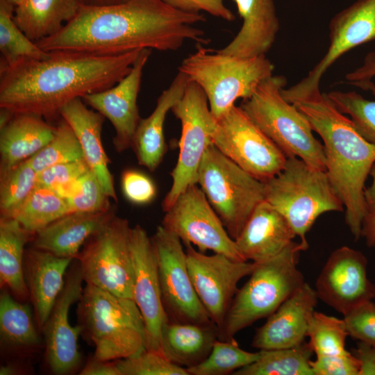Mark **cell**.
Returning <instances> with one entry per match:
<instances>
[{
  "mask_svg": "<svg viewBox=\"0 0 375 375\" xmlns=\"http://www.w3.org/2000/svg\"><path fill=\"white\" fill-rule=\"evenodd\" d=\"M205 21L201 13L178 10L163 0L81 5L57 33L36 43L47 52L119 55L144 49L175 51L187 41L208 44L203 30L196 26Z\"/></svg>",
  "mask_w": 375,
  "mask_h": 375,
  "instance_id": "cell-1",
  "label": "cell"
},
{
  "mask_svg": "<svg viewBox=\"0 0 375 375\" xmlns=\"http://www.w3.org/2000/svg\"><path fill=\"white\" fill-rule=\"evenodd\" d=\"M151 240L157 257L162 301L168 320L215 324L192 284L181 239L160 225Z\"/></svg>",
  "mask_w": 375,
  "mask_h": 375,
  "instance_id": "cell-13",
  "label": "cell"
},
{
  "mask_svg": "<svg viewBox=\"0 0 375 375\" xmlns=\"http://www.w3.org/2000/svg\"><path fill=\"white\" fill-rule=\"evenodd\" d=\"M326 94L340 112L350 117L360 135L375 145V100L366 99L354 91H331Z\"/></svg>",
  "mask_w": 375,
  "mask_h": 375,
  "instance_id": "cell-40",
  "label": "cell"
},
{
  "mask_svg": "<svg viewBox=\"0 0 375 375\" xmlns=\"http://www.w3.org/2000/svg\"><path fill=\"white\" fill-rule=\"evenodd\" d=\"M131 229L126 219L115 215L88 239L76 258L86 284L133 299Z\"/></svg>",
  "mask_w": 375,
  "mask_h": 375,
  "instance_id": "cell-10",
  "label": "cell"
},
{
  "mask_svg": "<svg viewBox=\"0 0 375 375\" xmlns=\"http://www.w3.org/2000/svg\"><path fill=\"white\" fill-rule=\"evenodd\" d=\"M171 6L188 12H205L228 22L235 15L224 3V0H163Z\"/></svg>",
  "mask_w": 375,
  "mask_h": 375,
  "instance_id": "cell-47",
  "label": "cell"
},
{
  "mask_svg": "<svg viewBox=\"0 0 375 375\" xmlns=\"http://www.w3.org/2000/svg\"><path fill=\"white\" fill-rule=\"evenodd\" d=\"M259 351L241 349L235 340H217L208 356L200 364L186 369L189 375H227L254 362Z\"/></svg>",
  "mask_w": 375,
  "mask_h": 375,
  "instance_id": "cell-37",
  "label": "cell"
},
{
  "mask_svg": "<svg viewBox=\"0 0 375 375\" xmlns=\"http://www.w3.org/2000/svg\"><path fill=\"white\" fill-rule=\"evenodd\" d=\"M15 6L0 0V68L24 59H44L49 55L29 39L15 24Z\"/></svg>",
  "mask_w": 375,
  "mask_h": 375,
  "instance_id": "cell-34",
  "label": "cell"
},
{
  "mask_svg": "<svg viewBox=\"0 0 375 375\" xmlns=\"http://www.w3.org/2000/svg\"><path fill=\"white\" fill-rule=\"evenodd\" d=\"M91 170L84 158L49 167L38 173V184L57 190Z\"/></svg>",
  "mask_w": 375,
  "mask_h": 375,
  "instance_id": "cell-45",
  "label": "cell"
},
{
  "mask_svg": "<svg viewBox=\"0 0 375 375\" xmlns=\"http://www.w3.org/2000/svg\"><path fill=\"white\" fill-rule=\"evenodd\" d=\"M79 0H23L15 6V24L37 42L57 33L78 13Z\"/></svg>",
  "mask_w": 375,
  "mask_h": 375,
  "instance_id": "cell-30",
  "label": "cell"
},
{
  "mask_svg": "<svg viewBox=\"0 0 375 375\" xmlns=\"http://www.w3.org/2000/svg\"><path fill=\"white\" fill-rule=\"evenodd\" d=\"M318 299L315 290L305 282L257 329L252 347L259 350L284 349L305 342Z\"/></svg>",
  "mask_w": 375,
  "mask_h": 375,
  "instance_id": "cell-21",
  "label": "cell"
},
{
  "mask_svg": "<svg viewBox=\"0 0 375 375\" xmlns=\"http://www.w3.org/2000/svg\"><path fill=\"white\" fill-rule=\"evenodd\" d=\"M295 237L283 215L264 200L255 208L235 241L246 260L261 262L283 251Z\"/></svg>",
  "mask_w": 375,
  "mask_h": 375,
  "instance_id": "cell-22",
  "label": "cell"
},
{
  "mask_svg": "<svg viewBox=\"0 0 375 375\" xmlns=\"http://www.w3.org/2000/svg\"><path fill=\"white\" fill-rule=\"evenodd\" d=\"M171 110L181 122V135L178 160L170 173L172 184L162 203L164 212L190 185L197 184L199 167L207 148L212 144L215 124L206 94L190 80L183 96Z\"/></svg>",
  "mask_w": 375,
  "mask_h": 375,
  "instance_id": "cell-11",
  "label": "cell"
},
{
  "mask_svg": "<svg viewBox=\"0 0 375 375\" xmlns=\"http://www.w3.org/2000/svg\"><path fill=\"white\" fill-rule=\"evenodd\" d=\"M121 187L124 197L135 205L150 203L157 194L153 181L144 173L133 169L122 173Z\"/></svg>",
  "mask_w": 375,
  "mask_h": 375,
  "instance_id": "cell-44",
  "label": "cell"
},
{
  "mask_svg": "<svg viewBox=\"0 0 375 375\" xmlns=\"http://www.w3.org/2000/svg\"><path fill=\"white\" fill-rule=\"evenodd\" d=\"M324 142L326 172L345 209V222L356 240L368 212L365 183L375 162V145L362 138L349 118L319 91L292 102Z\"/></svg>",
  "mask_w": 375,
  "mask_h": 375,
  "instance_id": "cell-3",
  "label": "cell"
},
{
  "mask_svg": "<svg viewBox=\"0 0 375 375\" xmlns=\"http://www.w3.org/2000/svg\"><path fill=\"white\" fill-rule=\"evenodd\" d=\"M359 361L358 375H375V347L359 341L353 354Z\"/></svg>",
  "mask_w": 375,
  "mask_h": 375,
  "instance_id": "cell-49",
  "label": "cell"
},
{
  "mask_svg": "<svg viewBox=\"0 0 375 375\" xmlns=\"http://www.w3.org/2000/svg\"><path fill=\"white\" fill-rule=\"evenodd\" d=\"M130 242L134 267L133 300L144 319L146 349L161 352V331L168 318L162 301L156 251L151 238L140 225L131 227Z\"/></svg>",
  "mask_w": 375,
  "mask_h": 375,
  "instance_id": "cell-19",
  "label": "cell"
},
{
  "mask_svg": "<svg viewBox=\"0 0 375 375\" xmlns=\"http://www.w3.org/2000/svg\"><path fill=\"white\" fill-rule=\"evenodd\" d=\"M38 184V173L28 159L0 172L1 217L14 219Z\"/></svg>",
  "mask_w": 375,
  "mask_h": 375,
  "instance_id": "cell-36",
  "label": "cell"
},
{
  "mask_svg": "<svg viewBox=\"0 0 375 375\" xmlns=\"http://www.w3.org/2000/svg\"><path fill=\"white\" fill-rule=\"evenodd\" d=\"M82 5L85 6H106L116 4L126 1L128 0H79Z\"/></svg>",
  "mask_w": 375,
  "mask_h": 375,
  "instance_id": "cell-53",
  "label": "cell"
},
{
  "mask_svg": "<svg viewBox=\"0 0 375 375\" xmlns=\"http://www.w3.org/2000/svg\"><path fill=\"white\" fill-rule=\"evenodd\" d=\"M0 335L3 344L16 349L36 348L40 342L31 308L7 290L0 295Z\"/></svg>",
  "mask_w": 375,
  "mask_h": 375,
  "instance_id": "cell-32",
  "label": "cell"
},
{
  "mask_svg": "<svg viewBox=\"0 0 375 375\" xmlns=\"http://www.w3.org/2000/svg\"><path fill=\"white\" fill-rule=\"evenodd\" d=\"M83 279L78 260L72 262L65 276V284L42 331L45 341V356L53 373L66 374L78 367L81 354L78 339L82 328L72 326L69 314L71 306L79 300Z\"/></svg>",
  "mask_w": 375,
  "mask_h": 375,
  "instance_id": "cell-18",
  "label": "cell"
},
{
  "mask_svg": "<svg viewBox=\"0 0 375 375\" xmlns=\"http://www.w3.org/2000/svg\"><path fill=\"white\" fill-rule=\"evenodd\" d=\"M361 237L365 238L367 247H375V211L369 212L365 217L362 224Z\"/></svg>",
  "mask_w": 375,
  "mask_h": 375,
  "instance_id": "cell-51",
  "label": "cell"
},
{
  "mask_svg": "<svg viewBox=\"0 0 375 375\" xmlns=\"http://www.w3.org/2000/svg\"><path fill=\"white\" fill-rule=\"evenodd\" d=\"M69 212L65 199L51 188L37 184L14 219L28 232L35 235Z\"/></svg>",
  "mask_w": 375,
  "mask_h": 375,
  "instance_id": "cell-35",
  "label": "cell"
},
{
  "mask_svg": "<svg viewBox=\"0 0 375 375\" xmlns=\"http://www.w3.org/2000/svg\"><path fill=\"white\" fill-rule=\"evenodd\" d=\"M56 128L40 116L14 113L0 127V172L37 153L52 140Z\"/></svg>",
  "mask_w": 375,
  "mask_h": 375,
  "instance_id": "cell-28",
  "label": "cell"
},
{
  "mask_svg": "<svg viewBox=\"0 0 375 375\" xmlns=\"http://www.w3.org/2000/svg\"><path fill=\"white\" fill-rule=\"evenodd\" d=\"M11 3H12L15 6L18 5L19 3H21L23 0H8Z\"/></svg>",
  "mask_w": 375,
  "mask_h": 375,
  "instance_id": "cell-54",
  "label": "cell"
},
{
  "mask_svg": "<svg viewBox=\"0 0 375 375\" xmlns=\"http://www.w3.org/2000/svg\"><path fill=\"white\" fill-rule=\"evenodd\" d=\"M369 175L372 178V183L364 191V197L368 213L375 211V162L370 169Z\"/></svg>",
  "mask_w": 375,
  "mask_h": 375,
  "instance_id": "cell-52",
  "label": "cell"
},
{
  "mask_svg": "<svg viewBox=\"0 0 375 375\" xmlns=\"http://www.w3.org/2000/svg\"><path fill=\"white\" fill-rule=\"evenodd\" d=\"M78 325L94 344V356L117 360L146 349L142 315L132 299L86 284L78 300Z\"/></svg>",
  "mask_w": 375,
  "mask_h": 375,
  "instance_id": "cell-4",
  "label": "cell"
},
{
  "mask_svg": "<svg viewBox=\"0 0 375 375\" xmlns=\"http://www.w3.org/2000/svg\"><path fill=\"white\" fill-rule=\"evenodd\" d=\"M242 19L235 38L219 52L238 58L266 56L279 30L274 0H233Z\"/></svg>",
  "mask_w": 375,
  "mask_h": 375,
  "instance_id": "cell-23",
  "label": "cell"
},
{
  "mask_svg": "<svg viewBox=\"0 0 375 375\" xmlns=\"http://www.w3.org/2000/svg\"><path fill=\"white\" fill-rule=\"evenodd\" d=\"M197 184L235 240L265 200V183L240 167L212 144L199 167Z\"/></svg>",
  "mask_w": 375,
  "mask_h": 375,
  "instance_id": "cell-9",
  "label": "cell"
},
{
  "mask_svg": "<svg viewBox=\"0 0 375 375\" xmlns=\"http://www.w3.org/2000/svg\"><path fill=\"white\" fill-rule=\"evenodd\" d=\"M116 361L121 375H189L185 368L174 364L155 350L144 349Z\"/></svg>",
  "mask_w": 375,
  "mask_h": 375,
  "instance_id": "cell-41",
  "label": "cell"
},
{
  "mask_svg": "<svg viewBox=\"0 0 375 375\" xmlns=\"http://www.w3.org/2000/svg\"><path fill=\"white\" fill-rule=\"evenodd\" d=\"M115 215L112 207L97 212H69L38 231L33 247L61 258H76L88 239Z\"/></svg>",
  "mask_w": 375,
  "mask_h": 375,
  "instance_id": "cell-26",
  "label": "cell"
},
{
  "mask_svg": "<svg viewBox=\"0 0 375 375\" xmlns=\"http://www.w3.org/2000/svg\"><path fill=\"white\" fill-rule=\"evenodd\" d=\"M217 339L219 329L215 324L167 320L161 331L160 351L174 364L188 369L208 356Z\"/></svg>",
  "mask_w": 375,
  "mask_h": 375,
  "instance_id": "cell-29",
  "label": "cell"
},
{
  "mask_svg": "<svg viewBox=\"0 0 375 375\" xmlns=\"http://www.w3.org/2000/svg\"><path fill=\"white\" fill-rule=\"evenodd\" d=\"M141 50L119 55L56 51L44 59H24L1 67L0 108L46 120L60 117L61 109L72 100L120 81Z\"/></svg>",
  "mask_w": 375,
  "mask_h": 375,
  "instance_id": "cell-2",
  "label": "cell"
},
{
  "mask_svg": "<svg viewBox=\"0 0 375 375\" xmlns=\"http://www.w3.org/2000/svg\"><path fill=\"white\" fill-rule=\"evenodd\" d=\"M286 80L272 75L264 80L240 107L285 153L326 172L323 144L313 135L306 117L282 94Z\"/></svg>",
  "mask_w": 375,
  "mask_h": 375,
  "instance_id": "cell-7",
  "label": "cell"
},
{
  "mask_svg": "<svg viewBox=\"0 0 375 375\" xmlns=\"http://www.w3.org/2000/svg\"><path fill=\"white\" fill-rule=\"evenodd\" d=\"M313 351L308 342L284 349H262L258 358L233 375H314L310 365Z\"/></svg>",
  "mask_w": 375,
  "mask_h": 375,
  "instance_id": "cell-33",
  "label": "cell"
},
{
  "mask_svg": "<svg viewBox=\"0 0 375 375\" xmlns=\"http://www.w3.org/2000/svg\"><path fill=\"white\" fill-rule=\"evenodd\" d=\"M264 183L265 200L286 219L303 251L308 248L306 234L319 216L344 209L327 172L295 156L287 157L283 169Z\"/></svg>",
  "mask_w": 375,
  "mask_h": 375,
  "instance_id": "cell-5",
  "label": "cell"
},
{
  "mask_svg": "<svg viewBox=\"0 0 375 375\" xmlns=\"http://www.w3.org/2000/svg\"><path fill=\"white\" fill-rule=\"evenodd\" d=\"M184 245L195 291L219 333L239 281L251 274L256 263L235 260L221 253L208 256L194 249L191 244Z\"/></svg>",
  "mask_w": 375,
  "mask_h": 375,
  "instance_id": "cell-15",
  "label": "cell"
},
{
  "mask_svg": "<svg viewBox=\"0 0 375 375\" xmlns=\"http://www.w3.org/2000/svg\"><path fill=\"white\" fill-rule=\"evenodd\" d=\"M70 212H97L112 208L110 197L104 192L100 182L92 170L79 178L76 192L67 199Z\"/></svg>",
  "mask_w": 375,
  "mask_h": 375,
  "instance_id": "cell-42",
  "label": "cell"
},
{
  "mask_svg": "<svg viewBox=\"0 0 375 375\" xmlns=\"http://www.w3.org/2000/svg\"><path fill=\"white\" fill-rule=\"evenodd\" d=\"M73 260L34 247L25 251V281L36 323L41 331L62 290L67 272Z\"/></svg>",
  "mask_w": 375,
  "mask_h": 375,
  "instance_id": "cell-24",
  "label": "cell"
},
{
  "mask_svg": "<svg viewBox=\"0 0 375 375\" xmlns=\"http://www.w3.org/2000/svg\"><path fill=\"white\" fill-rule=\"evenodd\" d=\"M212 142L240 167L262 182L277 175L287 160L285 153L235 105L215 119Z\"/></svg>",
  "mask_w": 375,
  "mask_h": 375,
  "instance_id": "cell-12",
  "label": "cell"
},
{
  "mask_svg": "<svg viewBox=\"0 0 375 375\" xmlns=\"http://www.w3.org/2000/svg\"><path fill=\"white\" fill-rule=\"evenodd\" d=\"M375 76V51L366 55L362 64L346 75L347 81L360 86H366Z\"/></svg>",
  "mask_w": 375,
  "mask_h": 375,
  "instance_id": "cell-48",
  "label": "cell"
},
{
  "mask_svg": "<svg viewBox=\"0 0 375 375\" xmlns=\"http://www.w3.org/2000/svg\"><path fill=\"white\" fill-rule=\"evenodd\" d=\"M198 45L197 50L181 62L178 72L203 90L215 119L229 110L237 99L249 98L273 75L274 66L266 56L238 58Z\"/></svg>",
  "mask_w": 375,
  "mask_h": 375,
  "instance_id": "cell-8",
  "label": "cell"
},
{
  "mask_svg": "<svg viewBox=\"0 0 375 375\" xmlns=\"http://www.w3.org/2000/svg\"><path fill=\"white\" fill-rule=\"evenodd\" d=\"M301 251L299 242L293 241L276 256L256 262L249 280L233 298L219 331V340H233L240 331L267 318L305 283L297 268Z\"/></svg>",
  "mask_w": 375,
  "mask_h": 375,
  "instance_id": "cell-6",
  "label": "cell"
},
{
  "mask_svg": "<svg viewBox=\"0 0 375 375\" xmlns=\"http://www.w3.org/2000/svg\"><path fill=\"white\" fill-rule=\"evenodd\" d=\"M81 375H121L116 360H103L91 357L81 371Z\"/></svg>",
  "mask_w": 375,
  "mask_h": 375,
  "instance_id": "cell-50",
  "label": "cell"
},
{
  "mask_svg": "<svg viewBox=\"0 0 375 375\" xmlns=\"http://www.w3.org/2000/svg\"><path fill=\"white\" fill-rule=\"evenodd\" d=\"M349 335L344 319L315 311L310 320L307 337L316 356L344 353L345 341Z\"/></svg>",
  "mask_w": 375,
  "mask_h": 375,
  "instance_id": "cell-39",
  "label": "cell"
},
{
  "mask_svg": "<svg viewBox=\"0 0 375 375\" xmlns=\"http://www.w3.org/2000/svg\"><path fill=\"white\" fill-rule=\"evenodd\" d=\"M35 235L12 218L0 217V283L21 302L29 299L24 277V247Z\"/></svg>",
  "mask_w": 375,
  "mask_h": 375,
  "instance_id": "cell-31",
  "label": "cell"
},
{
  "mask_svg": "<svg viewBox=\"0 0 375 375\" xmlns=\"http://www.w3.org/2000/svg\"><path fill=\"white\" fill-rule=\"evenodd\" d=\"M56 127L52 140L28 159L37 173L58 164L84 158L81 144L70 125L61 117Z\"/></svg>",
  "mask_w": 375,
  "mask_h": 375,
  "instance_id": "cell-38",
  "label": "cell"
},
{
  "mask_svg": "<svg viewBox=\"0 0 375 375\" xmlns=\"http://www.w3.org/2000/svg\"><path fill=\"white\" fill-rule=\"evenodd\" d=\"M60 115L75 132L84 159L96 175L104 192L117 202L113 176L108 167L110 161L101 140L105 117L99 112L88 108L81 98L66 104L61 109Z\"/></svg>",
  "mask_w": 375,
  "mask_h": 375,
  "instance_id": "cell-25",
  "label": "cell"
},
{
  "mask_svg": "<svg viewBox=\"0 0 375 375\" xmlns=\"http://www.w3.org/2000/svg\"><path fill=\"white\" fill-rule=\"evenodd\" d=\"M314 375H358L360 364L357 358L347 351L344 353L316 356L310 360Z\"/></svg>",
  "mask_w": 375,
  "mask_h": 375,
  "instance_id": "cell-46",
  "label": "cell"
},
{
  "mask_svg": "<svg viewBox=\"0 0 375 375\" xmlns=\"http://www.w3.org/2000/svg\"><path fill=\"white\" fill-rule=\"evenodd\" d=\"M318 298L343 315L375 298V285L367 276V260L347 246L328 257L315 283Z\"/></svg>",
  "mask_w": 375,
  "mask_h": 375,
  "instance_id": "cell-17",
  "label": "cell"
},
{
  "mask_svg": "<svg viewBox=\"0 0 375 375\" xmlns=\"http://www.w3.org/2000/svg\"><path fill=\"white\" fill-rule=\"evenodd\" d=\"M161 225L183 244L210 250L238 261L246 260L224 224L197 184L190 185L165 212Z\"/></svg>",
  "mask_w": 375,
  "mask_h": 375,
  "instance_id": "cell-14",
  "label": "cell"
},
{
  "mask_svg": "<svg viewBox=\"0 0 375 375\" xmlns=\"http://www.w3.org/2000/svg\"><path fill=\"white\" fill-rule=\"evenodd\" d=\"M344 320L349 336L375 347V303L372 300L345 314Z\"/></svg>",
  "mask_w": 375,
  "mask_h": 375,
  "instance_id": "cell-43",
  "label": "cell"
},
{
  "mask_svg": "<svg viewBox=\"0 0 375 375\" xmlns=\"http://www.w3.org/2000/svg\"><path fill=\"white\" fill-rule=\"evenodd\" d=\"M188 78L178 72L169 86L158 97L153 111L141 119L135 131L131 149L139 165L154 172L167 151L164 124L167 112L183 96Z\"/></svg>",
  "mask_w": 375,
  "mask_h": 375,
  "instance_id": "cell-27",
  "label": "cell"
},
{
  "mask_svg": "<svg viewBox=\"0 0 375 375\" xmlns=\"http://www.w3.org/2000/svg\"><path fill=\"white\" fill-rule=\"evenodd\" d=\"M330 43L319 62L306 76L282 94L289 102L319 91V82L328 68L342 55L375 40V0H357L336 14L329 24Z\"/></svg>",
  "mask_w": 375,
  "mask_h": 375,
  "instance_id": "cell-16",
  "label": "cell"
},
{
  "mask_svg": "<svg viewBox=\"0 0 375 375\" xmlns=\"http://www.w3.org/2000/svg\"><path fill=\"white\" fill-rule=\"evenodd\" d=\"M151 49L141 50L130 72L115 85L83 97L85 104L101 113L112 124L115 135L112 143L122 153L131 148L141 120L138 106L144 68Z\"/></svg>",
  "mask_w": 375,
  "mask_h": 375,
  "instance_id": "cell-20",
  "label": "cell"
}]
</instances>
